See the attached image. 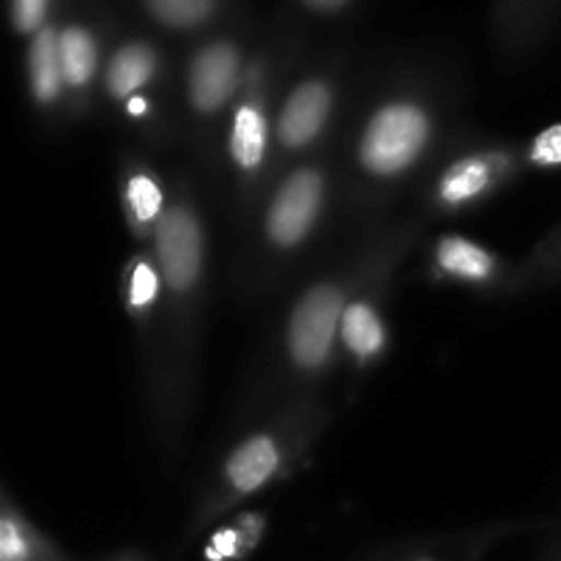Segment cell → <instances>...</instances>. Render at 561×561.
<instances>
[{
	"label": "cell",
	"mask_w": 561,
	"mask_h": 561,
	"mask_svg": "<svg viewBox=\"0 0 561 561\" xmlns=\"http://www.w3.org/2000/svg\"><path fill=\"white\" fill-rule=\"evenodd\" d=\"M427 121L411 104H392L383 107L367 126L362 142V162L373 173H398L405 164L414 162L420 148L425 146Z\"/></svg>",
	"instance_id": "obj_1"
},
{
	"label": "cell",
	"mask_w": 561,
	"mask_h": 561,
	"mask_svg": "<svg viewBox=\"0 0 561 561\" xmlns=\"http://www.w3.org/2000/svg\"><path fill=\"white\" fill-rule=\"evenodd\" d=\"M343 321V299L334 288H316L290 318L288 345L299 365L318 367L329 354L334 329Z\"/></svg>",
	"instance_id": "obj_2"
},
{
	"label": "cell",
	"mask_w": 561,
	"mask_h": 561,
	"mask_svg": "<svg viewBox=\"0 0 561 561\" xmlns=\"http://www.w3.org/2000/svg\"><path fill=\"white\" fill-rule=\"evenodd\" d=\"M321 206V179L316 170H301L279 190L268 211V233L277 244H296L310 230Z\"/></svg>",
	"instance_id": "obj_3"
},
{
	"label": "cell",
	"mask_w": 561,
	"mask_h": 561,
	"mask_svg": "<svg viewBox=\"0 0 561 561\" xmlns=\"http://www.w3.org/2000/svg\"><path fill=\"white\" fill-rule=\"evenodd\" d=\"M157 250L168 283L179 290L190 288L201 268V236L195 219L181 208L159 219Z\"/></svg>",
	"instance_id": "obj_4"
},
{
	"label": "cell",
	"mask_w": 561,
	"mask_h": 561,
	"mask_svg": "<svg viewBox=\"0 0 561 561\" xmlns=\"http://www.w3.org/2000/svg\"><path fill=\"white\" fill-rule=\"evenodd\" d=\"M239 75V55L228 44H208L192 60L190 91L201 110H214L233 93Z\"/></svg>",
	"instance_id": "obj_5"
},
{
	"label": "cell",
	"mask_w": 561,
	"mask_h": 561,
	"mask_svg": "<svg viewBox=\"0 0 561 561\" xmlns=\"http://www.w3.org/2000/svg\"><path fill=\"white\" fill-rule=\"evenodd\" d=\"M329 113V91L321 82H305L279 115V140L290 148L307 146L323 126Z\"/></svg>",
	"instance_id": "obj_6"
},
{
	"label": "cell",
	"mask_w": 561,
	"mask_h": 561,
	"mask_svg": "<svg viewBox=\"0 0 561 561\" xmlns=\"http://www.w3.org/2000/svg\"><path fill=\"white\" fill-rule=\"evenodd\" d=\"M274 469H277V449H274V444L268 438L261 436L247 442L230 458L228 477L233 482V488H239L241 493H250L255 488H261L272 477Z\"/></svg>",
	"instance_id": "obj_7"
},
{
	"label": "cell",
	"mask_w": 561,
	"mask_h": 561,
	"mask_svg": "<svg viewBox=\"0 0 561 561\" xmlns=\"http://www.w3.org/2000/svg\"><path fill=\"white\" fill-rule=\"evenodd\" d=\"M31 80L33 91L42 102L58 96L64 77V64H60V36L49 27L38 31L31 44Z\"/></svg>",
	"instance_id": "obj_8"
},
{
	"label": "cell",
	"mask_w": 561,
	"mask_h": 561,
	"mask_svg": "<svg viewBox=\"0 0 561 561\" xmlns=\"http://www.w3.org/2000/svg\"><path fill=\"white\" fill-rule=\"evenodd\" d=\"M153 71V53L146 44H129V47L118 49L107 71V85L115 96H129L135 88L151 77Z\"/></svg>",
	"instance_id": "obj_9"
},
{
	"label": "cell",
	"mask_w": 561,
	"mask_h": 561,
	"mask_svg": "<svg viewBox=\"0 0 561 561\" xmlns=\"http://www.w3.org/2000/svg\"><path fill=\"white\" fill-rule=\"evenodd\" d=\"M230 148H233V159L241 168H255L261 162L263 151H266V121L257 110L241 107L236 113Z\"/></svg>",
	"instance_id": "obj_10"
},
{
	"label": "cell",
	"mask_w": 561,
	"mask_h": 561,
	"mask_svg": "<svg viewBox=\"0 0 561 561\" xmlns=\"http://www.w3.org/2000/svg\"><path fill=\"white\" fill-rule=\"evenodd\" d=\"M60 64H64V77L71 85H82L91 80L96 69V44L82 27H69L60 33Z\"/></svg>",
	"instance_id": "obj_11"
},
{
	"label": "cell",
	"mask_w": 561,
	"mask_h": 561,
	"mask_svg": "<svg viewBox=\"0 0 561 561\" xmlns=\"http://www.w3.org/2000/svg\"><path fill=\"white\" fill-rule=\"evenodd\" d=\"M343 337L348 348L359 356H370L381 348L383 343V329L378 323L376 312L367 305H351L343 312Z\"/></svg>",
	"instance_id": "obj_12"
},
{
	"label": "cell",
	"mask_w": 561,
	"mask_h": 561,
	"mask_svg": "<svg viewBox=\"0 0 561 561\" xmlns=\"http://www.w3.org/2000/svg\"><path fill=\"white\" fill-rule=\"evenodd\" d=\"M438 261H442L447 272L460 274V277L482 279L491 274V255L463 239L444 241L442 250H438Z\"/></svg>",
	"instance_id": "obj_13"
},
{
	"label": "cell",
	"mask_w": 561,
	"mask_h": 561,
	"mask_svg": "<svg viewBox=\"0 0 561 561\" xmlns=\"http://www.w3.org/2000/svg\"><path fill=\"white\" fill-rule=\"evenodd\" d=\"M239 529H222L211 537V546L206 548L208 561H228L244 557L247 551H252L261 537V518L255 515H247L244 520H239Z\"/></svg>",
	"instance_id": "obj_14"
},
{
	"label": "cell",
	"mask_w": 561,
	"mask_h": 561,
	"mask_svg": "<svg viewBox=\"0 0 561 561\" xmlns=\"http://www.w3.org/2000/svg\"><path fill=\"white\" fill-rule=\"evenodd\" d=\"M488 179H491V170L480 162V159H466V162L455 164L447 173L442 184L444 201L460 203L474 197L477 192H482L488 186Z\"/></svg>",
	"instance_id": "obj_15"
},
{
	"label": "cell",
	"mask_w": 561,
	"mask_h": 561,
	"mask_svg": "<svg viewBox=\"0 0 561 561\" xmlns=\"http://www.w3.org/2000/svg\"><path fill=\"white\" fill-rule=\"evenodd\" d=\"M146 5L157 20L173 27L197 25L214 11V0H146Z\"/></svg>",
	"instance_id": "obj_16"
},
{
	"label": "cell",
	"mask_w": 561,
	"mask_h": 561,
	"mask_svg": "<svg viewBox=\"0 0 561 561\" xmlns=\"http://www.w3.org/2000/svg\"><path fill=\"white\" fill-rule=\"evenodd\" d=\"M129 203L131 208H135L137 219L148 222V219L157 217L159 208H162V192H159V186L153 184L151 179L137 175V179H131L129 184Z\"/></svg>",
	"instance_id": "obj_17"
},
{
	"label": "cell",
	"mask_w": 561,
	"mask_h": 561,
	"mask_svg": "<svg viewBox=\"0 0 561 561\" xmlns=\"http://www.w3.org/2000/svg\"><path fill=\"white\" fill-rule=\"evenodd\" d=\"M0 561H33V542L11 518L0 520Z\"/></svg>",
	"instance_id": "obj_18"
},
{
	"label": "cell",
	"mask_w": 561,
	"mask_h": 561,
	"mask_svg": "<svg viewBox=\"0 0 561 561\" xmlns=\"http://www.w3.org/2000/svg\"><path fill=\"white\" fill-rule=\"evenodd\" d=\"M47 11V0H11L16 31H36Z\"/></svg>",
	"instance_id": "obj_19"
},
{
	"label": "cell",
	"mask_w": 561,
	"mask_h": 561,
	"mask_svg": "<svg viewBox=\"0 0 561 561\" xmlns=\"http://www.w3.org/2000/svg\"><path fill=\"white\" fill-rule=\"evenodd\" d=\"M531 157H535V162L540 164L561 162V126H551V129H546L540 137H537Z\"/></svg>",
	"instance_id": "obj_20"
},
{
	"label": "cell",
	"mask_w": 561,
	"mask_h": 561,
	"mask_svg": "<svg viewBox=\"0 0 561 561\" xmlns=\"http://www.w3.org/2000/svg\"><path fill=\"white\" fill-rule=\"evenodd\" d=\"M153 296H157V274H153L146 263H140L135 277H131V305L142 307L148 305Z\"/></svg>",
	"instance_id": "obj_21"
},
{
	"label": "cell",
	"mask_w": 561,
	"mask_h": 561,
	"mask_svg": "<svg viewBox=\"0 0 561 561\" xmlns=\"http://www.w3.org/2000/svg\"><path fill=\"white\" fill-rule=\"evenodd\" d=\"M307 5H312V9H321V11H332L337 9V5H343L345 0H305Z\"/></svg>",
	"instance_id": "obj_22"
},
{
	"label": "cell",
	"mask_w": 561,
	"mask_h": 561,
	"mask_svg": "<svg viewBox=\"0 0 561 561\" xmlns=\"http://www.w3.org/2000/svg\"><path fill=\"white\" fill-rule=\"evenodd\" d=\"M142 110H146V102H142V99H131V102H129V113L140 115Z\"/></svg>",
	"instance_id": "obj_23"
}]
</instances>
